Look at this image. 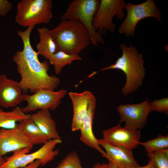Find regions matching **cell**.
Instances as JSON below:
<instances>
[{"label":"cell","instance_id":"obj_1","mask_svg":"<svg viewBox=\"0 0 168 168\" xmlns=\"http://www.w3.org/2000/svg\"><path fill=\"white\" fill-rule=\"evenodd\" d=\"M34 27H27L24 31H17V34L23 43V49L17 51L12 58L21 76L19 83L25 93L28 91L34 93L40 89L54 91L60 82L59 78L56 76L49 75V62H40L39 54L31 45L30 35Z\"/></svg>","mask_w":168,"mask_h":168},{"label":"cell","instance_id":"obj_2","mask_svg":"<svg viewBox=\"0 0 168 168\" xmlns=\"http://www.w3.org/2000/svg\"><path fill=\"white\" fill-rule=\"evenodd\" d=\"M119 47L122 51V55L115 63L96 72L110 69H117L123 72L126 75V80L122 92L126 96L137 90L142 85L145 69L142 54H139L135 47L132 45L128 47L122 43Z\"/></svg>","mask_w":168,"mask_h":168},{"label":"cell","instance_id":"obj_3","mask_svg":"<svg viewBox=\"0 0 168 168\" xmlns=\"http://www.w3.org/2000/svg\"><path fill=\"white\" fill-rule=\"evenodd\" d=\"M50 33L56 46L57 51L78 54L91 44L86 27L75 21L62 20Z\"/></svg>","mask_w":168,"mask_h":168},{"label":"cell","instance_id":"obj_4","mask_svg":"<svg viewBox=\"0 0 168 168\" xmlns=\"http://www.w3.org/2000/svg\"><path fill=\"white\" fill-rule=\"evenodd\" d=\"M100 0H74L70 2L61 16L62 20L75 21L82 23L87 29L91 43L94 45L105 44L102 35L94 29L92 22L98 9Z\"/></svg>","mask_w":168,"mask_h":168},{"label":"cell","instance_id":"obj_5","mask_svg":"<svg viewBox=\"0 0 168 168\" xmlns=\"http://www.w3.org/2000/svg\"><path fill=\"white\" fill-rule=\"evenodd\" d=\"M62 142V139L50 140L39 149L31 153L29 152L31 148H24L14 152L11 156L5 157V160L0 166V168L24 167L36 160L40 161V166H44L59 154V150L55 148Z\"/></svg>","mask_w":168,"mask_h":168},{"label":"cell","instance_id":"obj_6","mask_svg":"<svg viewBox=\"0 0 168 168\" xmlns=\"http://www.w3.org/2000/svg\"><path fill=\"white\" fill-rule=\"evenodd\" d=\"M51 0H22L16 5L15 21L24 27L49 22L53 17Z\"/></svg>","mask_w":168,"mask_h":168},{"label":"cell","instance_id":"obj_7","mask_svg":"<svg viewBox=\"0 0 168 168\" xmlns=\"http://www.w3.org/2000/svg\"><path fill=\"white\" fill-rule=\"evenodd\" d=\"M125 9L127 15L120 26L118 32L119 34H125L126 36H133L137 24L145 18L153 17L159 21H161V13L153 0H147L138 4L128 2Z\"/></svg>","mask_w":168,"mask_h":168},{"label":"cell","instance_id":"obj_8","mask_svg":"<svg viewBox=\"0 0 168 168\" xmlns=\"http://www.w3.org/2000/svg\"><path fill=\"white\" fill-rule=\"evenodd\" d=\"M126 4L123 0H101L92 22L95 30L102 35L107 30L114 32L116 27L113 22L115 16L121 20L124 16L123 10Z\"/></svg>","mask_w":168,"mask_h":168},{"label":"cell","instance_id":"obj_9","mask_svg":"<svg viewBox=\"0 0 168 168\" xmlns=\"http://www.w3.org/2000/svg\"><path fill=\"white\" fill-rule=\"evenodd\" d=\"M67 91L62 89L57 91L48 89L38 90L32 94H22L23 100L27 102V105L21 108L25 113L35 111L38 110H54L59 105L67 93Z\"/></svg>","mask_w":168,"mask_h":168},{"label":"cell","instance_id":"obj_10","mask_svg":"<svg viewBox=\"0 0 168 168\" xmlns=\"http://www.w3.org/2000/svg\"><path fill=\"white\" fill-rule=\"evenodd\" d=\"M149 101L146 100L138 104L120 105L117 107L120 123L135 129H142L146 125L147 116L151 112Z\"/></svg>","mask_w":168,"mask_h":168},{"label":"cell","instance_id":"obj_11","mask_svg":"<svg viewBox=\"0 0 168 168\" xmlns=\"http://www.w3.org/2000/svg\"><path fill=\"white\" fill-rule=\"evenodd\" d=\"M101 139L111 145L132 150L139 144L140 130L134 129L120 124L102 131Z\"/></svg>","mask_w":168,"mask_h":168},{"label":"cell","instance_id":"obj_12","mask_svg":"<svg viewBox=\"0 0 168 168\" xmlns=\"http://www.w3.org/2000/svg\"><path fill=\"white\" fill-rule=\"evenodd\" d=\"M33 147L17 124L13 128H0V154L2 156L24 148H32Z\"/></svg>","mask_w":168,"mask_h":168},{"label":"cell","instance_id":"obj_13","mask_svg":"<svg viewBox=\"0 0 168 168\" xmlns=\"http://www.w3.org/2000/svg\"><path fill=\"white\" fill-rule=\"evenodd\" d=\"M22 90L19 82L0 75V106L6 108L16 107L23 101Z\"/></svg>","mask_w":168,"mask_h":168},{"label":"cell","instance_id":"obj_14","mask_svg":"<svg viewBox=\"0 0 168 168\" xmlns=\"http://www.w3.org/2000/svg\"><path fill=\"white\" fill-rule=\"evenodd\" d=\"M97 141L105 150V154L103 157L113 162L118 168H132L139 166L132 150L111 145L101 139H97Z\"/></svg>","mask_w":168,"mask_h":168},{"label":"cell","instance_id":"obj_15","mask_svg":"<svg viewBox=\"0 0 168 168\" xmlns=\"http://www.w3.org/2000/svg\"><path fill=\"white\" fill-rule=\"evenodd\" d=\"M73 105V116L71 124L72 130H80L86 116L89 103L94 95L88 91L78 93H68Z\"/></svg>","mask_w":168,"mask_h":168},{"label":"cell","instance_id":"obj_16","mask_svg":"<svg viewBox=\"0 0 168 168\" xmlns=\"http://www.w3.org/2000/svg\"><path fill=\"white\" fill-rule=\"evenodd\" d=\"M96 100L94 96L90 100L87 113L80 130V140L85 144L98 151L103 157L105 152L101 148L93 132L92 124L95 114Z\"/></svg>","mask_w":168,"mask_h":168},{"label":"cell","instance_id":"obj_17","mask_svg":"<svg viewBox=\"0 0 168 168\" xmlns=\"http://www.w3.org/2000/svg\"><path fill=\"white\" fill-rule=\"evenodd\" d=\"M31 118L49 140L62 139L49 110H40L31 114Z\"/></svg>","mask_w":168,"mask_h":168},{"label":"cell","instance_id":"obj_18","mask_svg":"<svg viewBox=\"0 0 168 168\" xmlns=\"http://www.w3.org/2000/svg\"><path fill=\"white\" fill-rule=\"evenodd\" d=\"M17 125L23 134L33 146L44 144L49 141L31 118L20 122Z\"/></svg>","mask_w":168,"mask_h":168},{"label":"cell","instance_id":"obj_19","mask_svg":"<svg viewBox=\"0 0 168 168\" xmlns=\"http://www.w3.org/2000/svg\"><path fill=\"white\" fill-rule=\"evenodd\" d=\"M37 30L40 41L36 45L37 52L48 60L57 52L56 44L48 28L45 27L39 28Z\"/></svg>","mask_w":168,"mask_h":168},{"label":"cell","instance_id":"obj_20","mask_svg":"<svg viewBox=\"0 0 168 168\" xmlns=\"http://www.w3.org/2000/svg\"><path fill=\"white\" fill-rule=\"evenodd\" d=\"M31 118V114L24 113L19 107L6 112L0 108V128L10 129L15 128L17 122Z\"/></svg>","mask_w":168,"mask_h":168},{"label":"cell","instance_id":"obj_21","mask_svg":"<svg viewBox=\"0 0 168 168\" xmlns=\"http://www.w3.org/2000/svg\"><path fill=\"white\" fill-rule=\"evenodd\" d=\"M82 58L78 54H70L61 51L56 52L48 60L49 63L54 66L55 73L59 74L65 66L75 60H81Z\"/></svg>","mask_w":168,"mask_h":168},{"label":"cell","instance_id":"obj_22","mask_svg":"<svg viewBox=\"0 0 168 168\" xmlns=\"http://www.w3.org/2000/svg\"><path fill=\"white\" fill-rule=\"evenodd\" d=\"M139 144L145 147L147 153L155 152L168 149V136L159 134L156 138L144 142H140Z\"/></svg>","mask_w":168,"mask_h":168},{"label":"cell","instance_id":"obj_23","mask_svg":"<svg viewBox=\"0 0 168 168\" xmlns=\"http://www.w3.org/2000/svg\"><path fill=\"white\" fill-rule=\"evenodd\" d=\"M147 156L155 168H168V149L147 153Z\"/></svg>","mask_w":168,"mask_h":168},{"label":"cell","instance_id":"obj_24","mask_svg":"<svg viewBox=\"0 0 168 168\" xmlns=\"http://www.w3.org/2000/svg\"><path fill=\"white\" fill-rule=\"evenodd\" d=\"M55 168H83L77 152H70L63 159Z\"/></svg>","mask_w":168,"mask_h":168},{"label":"cell","instance_id":"obj_25","mask_svg":"<svg viewBox=\"0 0 168 168\" xmlns=\"http://www.w3.org/2000/svg\"><path fill=\"white\" fill-rule=\"evenodd\" d=\"M151 111H155L159 112L168 113V98H164L160 100H154L149 103Z\"/></svg>","mask_w":168,"mask_h":168},{"label":"cell","instance_id":"obj_26","mask_svg":"<svg viewBox=\"0 0 168 168\" xmlns=\"http://www.w3.org/2000/svg\"><path fill=\"white\" fill-rule=\"evenodd\" d=\"M13 4L7 0H0V16L4 17L12 9Z\"/></svg>","mask_w":168,"mask_h":168},{"label":"cell","instance_id":"obj_27","mask_svg":"<svg viewBox=\"0 0 168 168\" xmlns=\"http://www.w3.org/2000/svg\"><path fill=\"white\" fill-rule=\"evenodd\" d=\"M40 165V161L36 160L24 167L19 168H38Z\"/></svg>","mask_w":168,"mask_h":168},{"label":"cell","instance_id":"obj_28","mask_svg":"<svg viewBox=\"0 0 168 168\" xmlns=\"http://www.w3.org/2000/svg\"><path fill=\"white\" fill-rule=\"evenodd\" d=\"M93 168H109V165L108 163H98L96 164Z\"/></svg>","mask_w":168,"mask_h":168},{"label":"cell","instance_id":"obj_29","mask_svg":"<svg viewBox=\"0 0 168 168\" xmlns=\"http://www.w3.org/2000/svg\"><path fill=\"white\" fill-rule=\"evenodd\" d=\"M132 168H155L152 164V162L150 160L149 161L147 165L143 166H138L134 167Z\"/></svg>","mask_w":168,"mask_h":168},{"label":"cell","instance_id":"obj_30","mask_svg":"<svg viewBox=\"0 0 168 168\" xmlns=\"http://www.w3.org/2000/svg\"><path fill=\"white\" fill-rule=\"evenodd\" d=\"M109 161V168H118L117 166L113 162Z\"/></svg>","mask_w":168,"mask_h":168},{"label":"cell","instance_id":"obj_31","mask_svg":"<svg viewBox=\"0 0 168 168\" xmlns=\"http://www.w3.org/2000/svg\"><path fill=\"white\" fill-rule=\"evenodd\" d=\"M0 154V166L4 162L5 160V158H4Z\"/></svg>","mask_w":168,"mask_h":168}]
</instances>
